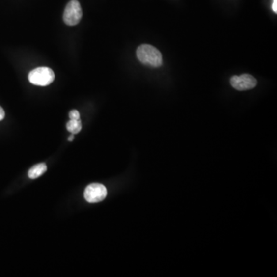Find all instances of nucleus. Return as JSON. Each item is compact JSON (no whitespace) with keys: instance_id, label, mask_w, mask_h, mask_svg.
Here are the masks:
<instances>
[{"instance_id":"nucleus-5","label":"nucleus","mask_w":277,"mask_h":277,"mask_svg":"<svg viewBox=\"0 0 277 277\" xmlns=\"http://www.w3.org/2000/svg\"><path fill=\"white\" fill-rule=\"evenodd\" d=\"M230 84L236 90L245 91L256 87L257 81L252 75L243 74L241 76H233L230 79Z\"/></svg>"},{"instance_id":"nucleus-6","label":"nucleus","mask_w":277,"mask_h":277,"mask_svg":"<svg viewBox=\"0 0 277 277\" xmlns=\"http://www.w3.org/2000/svg\"><path fill=\"white\" fill-rule=\"evenodd\" d=\"M46 169H47V166H46L45 164H39L37 165L34 166L32 167L28 172V177L30 179H36V178L39 177V176H42L43 173L46 172Z\"/></svg>"},{"instance_id":"nucleus-10","label":"nucleus","mask_w":277,"mask_h":277,"mask_svg":"<svg viewBox=\"0 0 277 277\" xmlns=\"http://www.w3.org/2000/svg\"><path fill=\"white\" fill-rule=\"evenodd\" d=\"M5 117V112H4L3 109L0 107V121L2 120Z\"/></svg>"},{"instance_id":"nucleus-11","label":"nucleus","mask_w":277,"mask_h":277,"mask_svg":"<svg viewBox=\"0 0 277 277\" xmlns=\"http://www.w3.org/2000/svg\"><path fill=\"white\" fill-rule=\"evenodd\" d=\"M73 138H74V137H73V134H72V135L69 137V138H68V140H69V142H72V141L73 140Z\"/></svg>"},{"instance_id":"nucleus-3","label":"nucleus","mask_w":277,"mask_h":277,"mask_svg":"<svg viewBox=\"0 0 277 277\" xmlns=\"http://www.w3.org/2000/svg\"><path fill=\"white\" fill-rule=\"evenodd\" d=\"M83 11L80 2L77 0H71L65 9L63 20L66 25H77L82 19Z\"/></svg>"},{"instance_id":"nucleus-7","label":"nucleus","mask_w":277,"mask_h":277,"mask_svg":"<svg viewBox=\"0 0 277 277\" xmlns=\"http://www.w3.org/2000/svg\"><path fill=\"white\" fill-rule=\"evenodd\" d=\"M66 129L72 134H77L82 130V123L80 119H70L66 124Z\"/></svg>"},{"instance_id":"nucleus-8","label":"nucleus","mask_w":277,"mask_h":277,"mask_svg":"<svg viewBox=\"0 0 277 277\" xmlns=\"http://www.w3.org/2000/svg\"><path fill=\"white\" fill-rule=\"evenodd\" d=\"M69 118L70 119H80V112L76 110L70 111L69 113Z\"/></svg>"},{"instance_id":"nucleus-2","label":"nucleus","mask_w":277,"mask_h":277,"mask_svg":"<svg viewBox=\"0 0 277 277\" xmlns=\"http://www.w3.org/2000/svg\"><path fill=\"white\" fill-rule=\"evenodd\" d=\"M55 74L48 67H39L33 69L28 74V80L33 85L46 86L54 82Z\"/></svg>"},{"instance_id":"nucleus-4","label":"nucleus","mask_w":277,"mask_h":277,"mask_svg":"<svg viewBox=\"0 0 277 277\" xmlns=\"http://www.w3.org/2000/svg\"><path fill=\"white\" fill-rule=\"evenodd\" d=\"M107 190L105 186L100 183H92L85 188L84 197L88 203L101 202L107 197Z\"/></svg>"},{"instance_id":"nucleus-1","label":"nucleus","mask_w":277,"mask_h":277,"mask_svg":"<svg viewBox=\"0 0 277 277\" xmlns=\"http://www.w3.org/2000/svg\"><path fill=\"white\" fill-rule=\"evenodd\" d=\"M137 55L138 60L146 66L158 68L163 64L161 53L151 45L142 44L138 46Z\"/></svg>"},{"instance_id":"nucleus-9","label":"nucleus","mask_w":277,"mask_h":277,"mask_svg":"<svg viewBox=\"0 0 277 277\" xmlns=\"http://www.w3.org/2000/svg\"><path fill=\"white\" fill-rule=\"evenodd\" d=\"M273 11H274V13H277V0H274V2H273Z\"/></svg>"}]
</instances>
